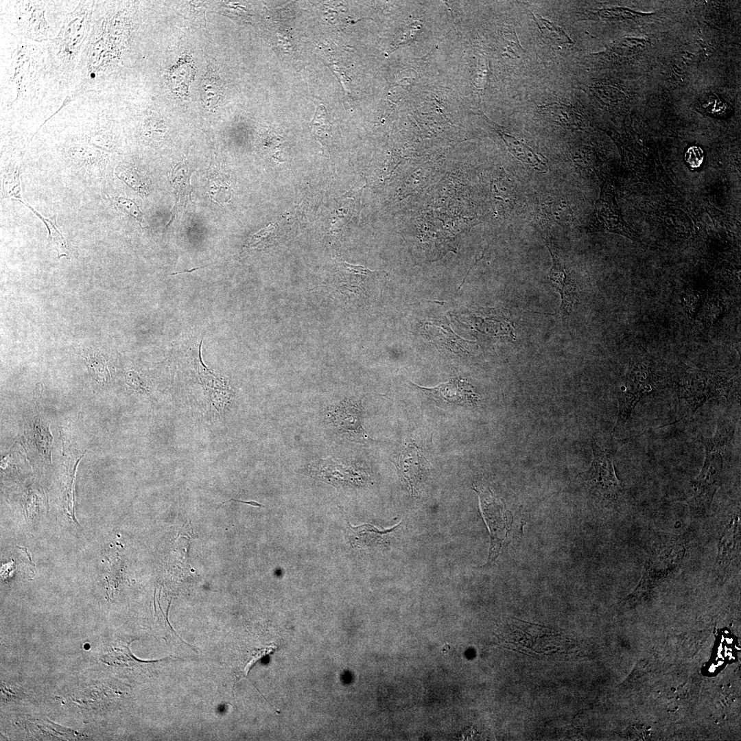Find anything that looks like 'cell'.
Wrapping results in <instances>:
<instances>
[{
  "label": "cell",
  "instance_id": "cell-1",
  "mask_svg": "<svg viewBox=\"0 0 741 741\" xmlns=\"http://www.w3.org/2000/svg\"><path fill=\"white\" fill-rule=\"evenodd\" d=\"M498 638L508 648L539 657L566 655L573 645L561 633L517 619L508 621Z\"/></svg>",
  "mask_w": 741,
  "mask_h": 741
},
{
  "label": "cell",
  "instance_id": "cell-2",
  "mask_svg": "<svg viewBox=\"0 0 741 741\" xmlns=\"http://www.w3.org/2000/svg\"><path fill=\"white\" fill-rule=\"evenodd\" d=\"M674 385L682 414L680 421L693 415L711 398H727L731 384L724 372L688 369L681 373Z\"/></svg>",
  "mask_w": 741,
  "mask_h": 741
},
{
  "label": "cell",
  "instance_id": "cell-3",
  "mask_svg": "<svg viewBox=\"0 0 741 741\" xmlns=\"http://www.w3.org/2000/svg\"><path fill=\"white\" fill-rule=\"evenodd\" d=\"M473 489L479 497L481 513L490 532L489 563L497 558L514 534L517 535L519 531L521 532V526L515 523L514 517L503 501L488 487L475 484Z\"/></svg>",
  "mask_w": 741,
  "mask_h": 741
},
{
  "label": "cell",
  "instance_id": "cell-4",
  "mask_svg": "<svg viewBox=\"0 0 741 741\" xmlns=\"http://www.w3.org/2000/svg\"><path fill=\"white\" fill-rule=\"evenodd\" d=\"M593 460L584 473L583 480L589 490L601 499L617 502L623 491L613 466V455L617 447H607L595 436L591 440Z\"/></svg>",
  "mask_w": 741,
  "mask_h": 741
},
{
  "label": "cell",
  "instance_id": "cell-5",
  "mask_svg": "<svg viewBox=\"0 0 741 741\" xmlns=\"http://www.w3.org/2000/svg\"><path fill=\"white\" fill-rule=\"evenodd\" d=\"M705 460L700 473L691 481L682 499L696 515L703 514L709 508L721 482L723 455L715 451L705 450Z\"/></svg>",
  "mask_w": 741,
  "mask_h": 741
},
{
  "label": "cell",
  "instance_id": "cell-6",
  "mask_svg": "<svg viewBox=\"0 0 741 741\" xmlns=\"http://www.w3.org/2000/svg\"><path fill=\"white\" fill-rule=\"evenodd\" d=\"M656 388L657 379L650 364L646 362L633 364L618 396V413L614 430L623 427L640 399Z\"/></svg>",
  "mask_w": 741,
  "mask_h": 741
},
{
  "label": "cell",
  "instance_id": "cell-7",
  "mask_svg": "<svg viewBox=\"0 0 741 741\" xmlns=\"http://www.w3.org/2000/svg\"><path fill=\"white\" fill-rule=\"evenodd\" d=\"M600 189V197L596 203L591 230L619 234L637 240V233L622 217L611 180L603 177Z\"/></svg>",
  "mask_w": 741,
  "mask_h": 741
},
{
  "label": "cell",
  "instance_id": "cell-8",
  "mask_svg": "<svg viewBox=\"0 0 741 741\" xmlns=\"http://www.w3.org/2000/svg\"><path fill=\"white\" fill-rule=\"evenodd\" d=\"M684 552V547L677 541L655 547L644 565L641 584H651L674 574L679 569Z\"/></svg>",
  "mask_w": 741,
  "mask_h": 741
},
{
  "label": "cell",
  "instance_id": "cell-9",
  "mask_svg": "<svg viewBox=\"0 0 741 741\" xmlns=\"http://www.w3.org/2000/svg\"><path fill=\"white\" fill-rule=\"evenodd\" d=\"M543 239L552 259L549 274L550 284L561 296V309L563 314L569 315L574 305L578 302L577 284L561 257L552 237L545 235L543 236Z\"/></svg>",
  "mask_w": 741,
  "mask_h": 741
},
{
  "label": "cell",
  "instance_id": "cell-10",
  "mask_svg": "<svg viewBox=\"0 0 741 741\" xmlns=\"http://www.w3.org/2000/svg\"><path fill=\"white\" fill-rule=\"evenodd\" d=\"M740 516L736 513L727 525L718 545L715 568L717 574H730L740 563Z\"/></svg>",
  "mask_w": 741,
  "mask_h": 741
},
{
  "label": "cell",
  "instance_id": "cell-11",
  "mask_svg": "<svg viewBox=\"0 0 741 741\" xmlns=\"http://www.w3.org/2000/svg\"><path fill=\"white\" fill-rule=\"evenodd\" d=\"M413 385L435 400L445 403L473 404L479 399L471 385L461 377L453 378L448 382L434 388L421 387L414 384Z\"/></svg>",
  "mask_w": 741,
  "mask_h": 741
},
{
  "label": "cell",
  "instance_id": "cell-12",
  "mask_svg": "<svg viewBox=\"0 0 741 741\" xmlns=\"http://www.w3.org/2000/svg\"><path fill=\"white\" fill-rule=\"evenodd\" d=\"M332 412L329 419L341 431L349 433L357 439L366 440L368 438L360 422L362 405L360 401L349 400Z\"/></svg>",
  "mask_w": 741,
  "mask_h": 741
},
{
  "label": "cell",
  "instance_id": "cell-13",
  "mask_svg": "<svg viewBox=\"0 0 741 741\" xmlns=\"http://www.w3.org/2000/svg\"><path fill=\"white\" fill-rule=\"evenodd\" d=\"M401 524L380 530L370 524L349 525V539L353 547L361 549L388 545Z\"/></svg>",
  "mask_w": 741,
  "mask_h": 741
},
{
  "label": "cell",
  "instance_id": "cell-14",
  "mask_svg": "<svg viewBox=\"0 0 741 741\" xmlns=\"http://www.w3.org/2000/svg\"><path fill=\"white\" fill-rule=\"evenodd\" d=\"M737 419L731 414H725L717 421L715 434L711 437L698 436V440L704 446L705 450L716 451L727 454L731 451Z\"/></svg>",
  "mask_w": 741,
  "mask_h": 741
},
{
  "label": "cell",
  "instance_id": "cell-15",
  "mask_svg": "<svg viewBox=\"0 0 741 741\" xmlns=\"http://www.w3.org/2000/svg\"><path fill=\"white\" fill-rule=\"evenodd\" d=\"M496 130L508 150L516 158L539 172L545 173L548 170V161L544 156L504 131L501 127L498 126Z\"/></svg>",
  "mask_w": 741,
  "mask_h": 741
},
{
  "label": "cell",
  "instance_id": "cell-16",
  "mask_svg": "<svg viewBox=\"0 0 741 741\" xmlns=\"http://www.w3.org/2000/svg\"><path fill=\"white\" fill-rule=\"evenodd\" d=\"M195 67L192 60L187 56L180 58L172 67L167 76L169 88L180 97L187 95L188 86L195 76Z\"/></svg>",
  "mask_w": 741,
  "mask_h": 741
},
{
  "label": "cell",
  "instance_id": "cell-17",
  "mask_svg": "<svg viewBox=\"0 0 741 741\" xmlns=\"http://www.w3.org/2000/svg\"><path fill=\"white\" fill-rule=\"evenodd\" d=\"M541 113L561 127L574 129L580 125V119L573 106L551 103L540 106Z\"/></svg>",
  "mask_w": 741,
  "mask_h": 741
},
{
  "label": "cell",
  "instance_id": "cell-18",
  "mask_svg": "<svg viewBox=\"0 0 741 741\" xmlns=\"http://www.w3.org/2000/svg\"><path fill=\"white\" fill-rule=\"evenodd\" d=\"M534 22L542 35L556 45L572 44L573 41L565 32L554 23L543 18L539 14L531 13Z\"/></svg>",
  "mask_w": 741,
  "mask_h": 741
},
{
  "label": "cell",
  "instance_id": "cell-19",
  "mask_svg": "<svg viewBox=\"0 0 741 741\" xmlns=\"http://www.w3.org/2000/svg\"><path fill=\"white\" fill-rule=\"evenodd\" d=\"M25 204L32 212L36 215L45 224L49 231V240L55 246L58 251V257H68L69 255V248L67 246V243L64 237L56 226V216L51 217L49 218L42 216L38 211L33 209L25 201L23 202Z\"/></svg>",
  "mask_w": 741,
  "mask_h": 741
},
{
  "label": "cell",
  "instance_id": "cell-20",
  "mask_svg": "<svg viewBox=\"0 0 741 741\" xmlns=\"http://www.w3.org/2000/svg\"><path fill=\"white\" fill-rule=\"evenodd\" d=\"M200 92L207 106H215L222 95V85L218 76L208 73L200 82Z\"/></svg>",
  "mask_w": 741,
  "mask_h": 741
},
{
  "label": "cell",
  "instance_id": "cell-21",
  "mask_svg": "<svg viewBox=\"0 0 741 741\" xmlns=\"http://www.w3.org/2000/svg\"><path fill=\"white\" fill-rule=\"evenodd\" d=\"M21 158L17 159L12 165V167L5 175L3 180V190L6 197L23 203L25 200L22 195L19 180Z\"/></svg>",
  "mask_w": 741,
  "mask_h": 741
},
{
  "label": "cell",
  "instance_id": "cell-22",
  "mask_svg": "<svg viewBox=\"0 0 741 741\" xmlns=\"http://www.w3.org/2000/svg\"><path fill=\"white\" fill-rule=\"evenodd\" d=\"M723 311V304L719 300L707 298L703 301L698 314L704 324L710 326L718 320Z\"/></svg>",
  "mask_w": 741,
  "mask_h": 741
},
{
  "label": "cell",
  "instance_id": "cell-23",
  "mask_svg": "<svg viewBox=\"0 0 741 741\" xmlns=\"http://www.w3.org/2000/svg\"><path fill=\"white\" fill-rule=\"evenodd\" d=\"M138 170L132 167H117V176L125 181L128 185L141 193H145L146 183L143 176L139 174Z\"/></svg>",
  "mask_w": 741,
  "mask_h": 741
},
{
  "label": "cell",
  "instance_id": "cell-24",
  "mask_svg": "<svg viewBox=\"0 0 741 741\" xmlns=\"http://www.w3.org/2000/svg\"><path fill=\"white\" fill-rule=\"evenodd\" d=\"M682 299L684 309L688 316L696 317L703 302L701 293L695 290H689L683 294Z\"/></svg>",
  "mask_w": 741,
  "mask_h": 741
},
{
  "label": "cell",
  "instance_id": "cell-25",
  "mask_svg": "<svg viewBox=\"0 0 741 741\" xmlns=\"http://www.w3.org/2000/svg\"><path fill=\"white\" fill-rule=\"evenodd\" d=\"M115 202L126 213L135 218L140 225L143 224V215L137 204L133 200L123 197H117L115 198Z\"/></svg>",
  "mask_w": 741,
  "mask_h": 741
},
{
  "label": "cell",
  "instance_id": "cell-26",
  "mask_svg": "<svg viewBox=\"0 0 741 741\" xmlns=\"http://www.w3.org/2000/svg\"><path fill=\"white\" fill-rule=\"evenodd\" d=\"M685 160L690 168L700 167L704 160L703 150L696 145L689 147L685 154Z\"/></svg>",
  "mask_w": 741,
  "mask_h": 741
},
{
  "label": "cell",
  "instance_id": "cell-27",
  "mask_svg": "<svg viewBox=\"0 0 741 741\" xmlns=\"http://www.w3.org/2000/svg\"><path fill=\"white\" fill-rule=\"evenodd\" d=\"M505 36L507 40V52L512 56L519 58L524 49L520 45L515 31L512 29L507 30Z\"/></svg>",
  "mask_w": 741,
  "mask_h": 741
},
{
  "label": "cell",
  "instance_id": "cell-28",
  "mask_svg": "<svg viewBox=\"0 0 741 741\" xmlns=\"http://www.w3.org/2000/svg\"><path fill=\"white\" fill-rule=\"evenodd\" d=\"M231 501H234V502H242V503H244V504H250V505H252V506H262L261 504H259V503H257V502H254V501H251V502H245V501H242V500H238V499H229V500H228V501L224 502H223V503H222V504H225L226 502H231Z\"/></svg>",
  "mask_w": 741,
  "mask_h": 741
},
{
  "label": "cell",
  "instance_id": "cell-29",
  "mask_svg": "<svg viewBox=\"0 0 741 741\" xmlns=\"http://www.w3.org/2000/svg\"><path fill=\"white\" fill-rule=\"evenodd\" d=\"M716 665H714V664H712V665H711V666L709 667V668L708 669V670H709V672H714V671L716 670Z\"/></svg>",
  "mask_w": 741,
  "mask_h": 741
},
{
  "label": "cell",
  "instance_id": "cell-30",
  "mask_svg": "<svg viewBox=\"0 0 741 741\" xmlns=\"http://www.w3.org/2000/svg\"><path fill=\"white\" fill-rule=\"evenodd\" d=\"M725 639H726V642H727V644H731L732 642H733L732 638H726Z\"/></svg>",
  "mask_w": 741,
  "mask_h": 741
},
{
  "label": "cell",
  "instance_id": "cell-31",
  "mask_svg": "<svg viewBox=\"0 0 741 741\" xmlns=\"http://www.w3.org/2000/svg\"><path fill=\"white\" fill-rule=\"evenodd\" d=\"M722 649L723 648H722V644H720V646H719V647L718 648V653H720L722 652Z\"/></svg>",
  "mask_w": 741,
  "mask_h": 741
},
{
  "label": "cell",
  "instance_id": "cell-32",
  "mask_svg": "<svg viewBox=\"0 0 741 741\" xmlns=\"http://www.w3.org/2000/svg\"><path fill=\"white\" fill-rule=\"evenodd\" d=\"M722 664H723V661H718V666H722Z\"/></svg>",
  "mask_w": 741,
  "mask_h": 741
},
{
  "label": "cell",
  "instance_id": "cell-33",
  "mask_svg": "<svg viewBox=\"0 0 741 741\" xmlns=\"http://www.w3.org/2000/svg\"><path fill=\"white\" fill-rule=\"evenodd\" d=\"M724 641H725V637H724V636H722V637H721V642H723Z\"/></svg>",
  "mask_w": 741,
  "mask_h": 741
},
{
  "label": "cell",
  "instance_id": "cell-34",
  "mask_svg": "<svg viewBox=\"0 0 741 741\" xmlns=\"http://www.w3.org/2000/svg\"><path fill=\"white\" fill-rule=\"evenodd\" d=\"M727 650H728V648L725 646V651L727 652Z\"/></svg>",
  "mask_w": 741,
  "mask_h": 741
},
{
  "label": "cell",
  "instance_id": "cell-35",
  "mask_svg": "<svg viewBox=\"0 0 741 741\" xmlns=\"http://www.w3.org/2000/svg\"><path fill=\"white\" fill-rule=\"evenodd\" d=\"M725 633H729V631H725Z\"/></svg>",
  "mask_w": 741,
  "mask_h": 741
}]
</instances>
